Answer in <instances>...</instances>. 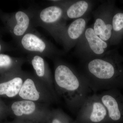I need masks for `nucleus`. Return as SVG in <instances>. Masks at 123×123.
<instances>
[{
	"mask_svg": "<svg viewBox=\"0 0 123 123\" xmlns=\"http://www.w3.org/2000/svg\"><path fill=\"white\" fill-rule=\"evenodd\" d=\"M121 59L111 51L102 57L81 61V70L89 87L94 93L123 88Z\"/></svg>",
	"mask_w": 123,
	"mask_h": 123,
	"instance_id": "f257e3e1",
	"label": "nucleus"
},
{
	"mask_svg": "<svg viewBox=\"0 0 123 123\" xmlns=\"http://www.w3.org/2000/svg\"><path fill=\"white\" fill-rule=\"evenodd\" d=\"M54 85L57 96L63 98L71 112L77 114L92 91L80 71L55 59Z\"/></svg>",
	"mask_w": 123,
	"mask_h": 123,
	"instance_id": "f03ea898",
	"label": "nucleus"
},
{
	"mask_svg": "<svg viewBox=\"0 0 123 123\" xmlns=\"http://www.w3.org/2000/svg\"><path fill=\"white\" fill-rule=\"evenodd\" d=\"M31 9L33 27L44 28L56 42L60 43L61 36L67 26L62 7L52 4L39 10Z\"/></svg>",
	"mask_w": 123,
	"mask_h": 123,
	"instance_id": "7ed1b4c3",
	"label": "nucleus"
},
{
	"mask_svg": "<svg viewBox=\"0 0 123 123\" xmlns=\"http://www.w3.org/2000/svg\"><path fill=\"white\" fill-rule=\"evenodd\" d=\"M75 47V55L81 61H86L104 55L108 43L96 34L93 26H89L86 27Z\"/></svg>",
	"mask_w": 123,
	"mask_h": 123,
	"instance_id": "20e7f679",
	"label": "nucleus"
},
{
	"mask_svg": "<svg viewBox=\"0 0 123 123\" xmlns=\"http://www.w3.org/2000/svg\"><path fill=\"white\" fill-rule=\"evenodd\" d=\"M21 50L29 54H36L55 59L64 52L42 37L34 29L26 33L17 42Z\"/></svg>",
	"mask_w": 123,
	"mask_h": 123,
	"instance_id": "39448f33",
	"label": "nucleus"
},
{
	"mask_svg": "<svg viewBox=\"0 0 123 123\" xmlns=\"http://www.w3.org/2000/svg\"><path fill=\"white\" fill-rule=\"evenodd\" d=\"M42 104L20 99L11 104L12 114L17 120L30 123H46L50 110Z\"/></svg>",
	"mask_w": 123,
	"mask_h": 123,
	"instance_id": "423d86ee",
	"label": "nucleus"
},
{
	"mask_svg": "<svg viewBox=\"0 0 123 123\" xmlns=\"http://www.w3.org/2000/svg\"><path fill=\"white\" fill-rule=\"evenodd\" d=\"M18 97L21 99L42 104H49L57 99L50 90L35 75L27 73Z\"/></svg>",
	"mask_w": 123,
	"mask_h": 123,
	"instance_id": "0eeeda50",
	"label": "nucleus"
},
{
	"mask_svg": "<svg viewBox=\"0 0 123 123\" xmlns=\"http://www.w3.org/2000/svg\"><path fill=\"white\" fill-rule=\"evenodd\" d=\"M74 123H108L107 111L98 95H91L77 114Z\"/></svg>",
	"mask_w": 123,
	"mask_h": 123,
	"instance_id": "6e6552de",
	"label": "nucleus"
},
{
	"mask_svg": "<svg viewBox=\"0 0 123 123\" xmlns=\"http://www.w3.org/2000/svg\"><path fill=\"white\" fill-rule=\"evenodd\" d=\"M113 9L112 1H104L93 12L94 18L93 27L95 33L107 43L110 42L112 35Z\"/></svg>",
	"mask_w": 123,
	"mask_h": 123,
	"instance_id": "1a4fd4ad",
	"label": "nucleus"
},
{
	"mask_svg": "<svg viewBox=\"0 0 123 123\" xmlns=\"http://www.w3.org/2000/svg\"><path fill=\"white\" fill-rule=\"evenodd\" d=\"M98 95L107 111L108 123L123 121V95L118 89L104 91Z\"/></svg>",
	"mask_w": 123,
	"mask_h": 123,
	"instance_id": "9d476101",
	"label": "nucleus"
},
{
	"mask_svg": "<svg viewBox=\"0 0 123 123\" xmlns=\"http://www.w3.org/2000/svg\"><path fill=\"white\" fill-rule=\"evenodd\" d=\"M8 26L17 42L23 35L33 28L32 9L19 10L9 18Z\"/></svg>",
	"mask_w": 123,
	"mask_h": 123,
	"instance_id": "9b49d317",
	"label": "nucleus"
},
{
	"mask_svg": "<svg viewBox=\"0 0 123 123\" xmlns=\"http://www.w3.org/2000/svg\"><path fill=\"white\" fill-rule=\"evenodd\" d=\"M88 21V18L84 17L76 19L66 26L60 39V43L63 45L65 52L75 47L87 27Z\"/></svg>",
	"mask_w": 123,
	"mask_h": 123,
	"instance_id": "f8f14e48",
	"label": "nucleus"
},
{
	"mask_svg": "<svg viewBox=\"0 0 123 123\" xmlns=\"http://www.w3.org/2000/svg\"><path fill=\"white\" fill-rule=\"evenodd\" d=\"M53 4L62 7L64 18L66 21L86 17L92 10L93 1L91 0H52Z\"/></svg>",
	"mask_w": 123,
	"mask_h": 123,
	"instance_id": "ddd939ff",
	"label": "nucleus"
},
{
	"mask_svg": "<svg viewBox=\"0 0 123 123\" xmlns=\"http://www.w3.org/2000/svg\"><path fill=\"white\" fill-rule=\"evenodd\" d=\"M43 57L36 54H29L28 59L34 69L35 76L47 86L57 98L51 70Z\"/></svg>",
	"mask_w": 123,
	"mask_h": 123,
	"instance_id": "4468645a",
	"label": "nucleus"
},
{
	"mask_svg": "<svg viewBox=\"0 0 123 123\" xmlns=\"http://www.w3.org/2000/svg\"><path fill=\"white\" fill-rule=\"evenodd\" d=\"M26 74L21 70L9 75L8 80L0 83V95L9 98L18 97Z\"/></svg>",
	"mask_w": 123,
	"mask_h": 123,
	"instance_id": "2eb2a0df",
	"label": "nucleus"
},
{
	"mask_svg": "<svg viewBox=\"0 0 123 123\" xmlns=\"http://www.w3.org/2000/svg\"><path fill=\"white\" fill-rule=\"evenodd\" d=\"M25 62L23 58H14L9 55L0 54V71L8 72L9 75L21 70V66Z\"/></svg>",
	"mask_w": 123,
	"mask_h": 123,
	"instance_id": "dca6fc26",
	"label": "nucleus"
},
{
	"mask_svg": "<svg viewBox=\"0 0 123 123\" xmlns=\"http://www.w3.org/2000/svg\"><path fill=\"white\" fill-rule=\"evenodd\" d=\"M112 25V35L110 42L113 44L119 40L123 33V12L116 13L113 15Z\"/></svg>",
	"mask_w": 123,
	"mask_h": 123,
	"instance_id": "f3484780",
	"label": "nucleus"
},
{
	"mask_svg": "<svg viewBox=\"0 0 123 123\" xmlns=\"http://www.w3.org/2000/svg\"><path fill=\"white\" fill-rule=\"evenodd\" d=\"M46 123H74V120L61 110L55 109L50 111Z\"/></svg>",
	"mask_w": 123,
	"mask_h": 123,
	"instance_id": "a211bd4d",
	"label": "nucleus"
},
{
	"mask_svg": "<svg viewBox=\"0 0 123 123\" xmlns=\"http://www.w3.org/2000/svg\"><path fill=\"white\" fill-rule=\"evenodd\" d=\"M27 123V122H25V121H20V120H16L15 121L13 122V123Z\"/></svg>",
	"mask_w": 123,
	"mask_h": 123,
	"instance_id": "6ab92c4d",
	"label": "nucleus"
},
{
	"mask_svg": "<svg viewBox=\"0 0 123 123\" xmlns=\"http://www.w3.org/2000/svg\"><path fill=\"white\" fill-rule=\"evenodd\" d=\"M3 49V45L1 44V43L0 42V52L2 51Z\"/></svg>",
	"mask_w": 123,
	"mask_h": 123,
	"instance_id": "aec40b11",
	"label": "nucleus"
}]
</instances>
